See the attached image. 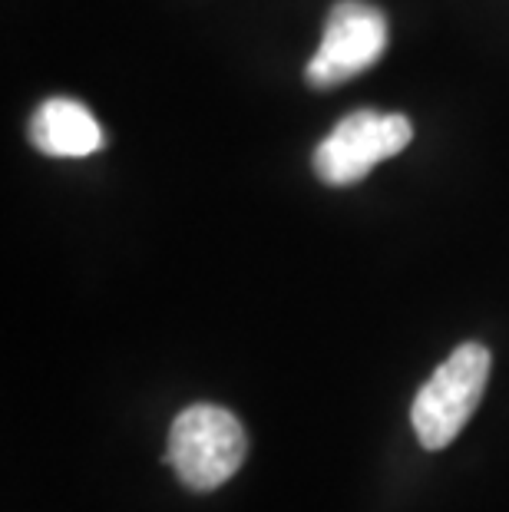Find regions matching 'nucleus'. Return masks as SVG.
<instances>
[{"label":"nucleus","mask_w":509,"mask_h":512,"mask_svg":"<svg viewBox=\"0 0 509 512\" xmlns=\"http://www.w3.org/2000/svg\"><path fill=\"white\" fill-rule=\"evenodd\" d=\"M490 367V351L483 344L467 341L433 370V377L420 387L414 407H410V423H414L420 446L443 450L460 437L490 384Z\"/></svg>","instance_id":"obj_2"},{"label":"nucleus","mask_w":509,"mask_h":512,"mask_svg":"<svg viewBox=\"0 0 509 512\" xmlns=\"http://www.w3.org/2000/svg\"><path fill=\"white\" fill-rule=\"evenodd\" d=\"M248 453L245 427L232 410L215 403L186 407L169 427L166 463L196 493H212L242 470Z\"/></svg>","instance_id":"obj_1"},{"label":"nucleus","mask_w":509,"mask_h":512,"mask_svg":"<svg viewBox=\"0 0 509 512\" xmlns=\"http://www.w3.org/2000/svg\"><path fill=\"white\" fill-rule=\"evenodd\" d=\"M414 126L400 113L357 110L344 116L314 149V172L324 185H354L371 172L377 162L397 156L410 146Z\"/></svg>","instance_id":"obj_3"},{"label":"nucleus","mask_w":509,"mask_h":512,"mask_svg":"<svg viewBox=\"0 0 509 512\" xmlns=\"http://www.w3.org/2000/svg\"><path fill=\"white\" fill-rule=\"evenodd\" d=\"M30 143L43 156L53 159H80L103 146V129L83 103L53 96L40 103L30 116Z\"/></svg>","instance_id":"obj_5"},{"label":"nucleus","mask_w":509,"mask_h":512,"mask_svg":"<svg viewBox=\"0 0 509 512\" xmlns=\"http://www.w3.org/2000/svg\"><path fill=\"white\" fill-rule=\"evenodd\" d=\"M387 50V17L364 0H341L331 7L318 53L308 63V83L318 90L348 83L374 67Z\"/></svg>","instance_id":"obj_4"}]
</instances>
